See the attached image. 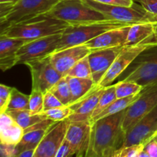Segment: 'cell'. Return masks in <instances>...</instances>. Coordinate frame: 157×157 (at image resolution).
<instances>
[{"label":"cell","mask_w":157,"mask_h":157,"mask_svg":"<svg viewBox=\"0 0 157 157\" xmlns=\"http://www.w3.org/2000/svg\"><path fill=\"white\" fill-rule=\"evenodd\" d=\"M126 110L91 124L90 143L84 157H113L115 151L123 147L125 133L122 124Z\"/></svg>","instance_id":"6da1fadb"},{"label":"cell","mask_w":157,"mask_h":157,"mask_svg":"<svg viewBox=\"0 0 157 157\" xmlns=\"http://www.w3.org/2000/svg\"><path fill=\"white\" fill-rule=\"evenodd\" d=\"M70 25L45 15L5 28L0 35L32 41L48 35L60 34Z\"/></svg>","instance_id":"7a4b0ae2"},{"label":"cell","mask_w":157,"mask_h":157,"mask_svg":"<svg viewBox=\"0 0 157 157\" xmlns=\"http://www.w3.org/2000/svg\"><path fill=\"white\" fill-rule=\"evenodd\" d=\"M118 78V81H133L144 88L157 85V44L141 52Z\"/></svg>","instance_id":"3957f363"},{"label":"cell","mask_w":157,"mask_h":157,"mask_svg":"<svg viewBox=\"0 0 157 157\" xmlns=\"http://www.w3.org/2000/svg\"><path fill=\"white\" fill-rule=\"evenodd\" d=\"M45 15L73 25L107 21L104 15L86 4L84 0H61Z\"/></svg>","instance_id":"277c9868"},{"label":"cell","mask_w":157,"mask_h":157,"mask_svg":"<svg viewBox=\"0 0 157 157\" xmlns=\"http://www.w3.org/2000/svg\"><path fill=\"white\" fill-rule=\"evenodd\" d=\"M127 25H128L112 20L69 25L61 33V40L56 52L84 44L107 31Z\"/></svg>","instance_id":"5b68a950"},{"label":"cell","mask_w":157,"mask_h":157,"mask_svg":"<svg viewBox=\"0 0 157 157\" xmlns=\"http://www.w3.org/2000/svg\"><path fill=\"white\" fill-rule=\"evenodd\" d=\"M86 4L101 12L107 20L133 25L138 23H157V17L150 13L140 5L134 2L131 6H111L97 2L93 0H84Z\"/></svg>","instance_id":"8992f818"},{"label":"cell","mask_w":157,"mask_h":157,"mask_svg":"<svg viewBox=\"0 0 157 157\" xmlns=\"http://www.w3.org/2000/svg\"><path fill=\"white\" fill-rule=\"evenodd\" d=\"M59 1L61 0H18L10 12L0 20L2 30L48 13Z\"/></svg>","instance_id":"52a82bcc"},{"label":"cell","mask_w":157,"mask_h":157,"mask_svg":"<svg viewBox=\"0 0 157 157\" xmlns=\"http://www.w3.org/2000/svg\"><path fill=\"white\" fill-rule=\"evenodd\" d=\"M157 106V85L145 87L140 97L126 110L122 127L127 133Z\"/></svg>","instance_id":"ba28073f"},{"label":"cell","mask_w":157,"mask_h":157,"mask_svg":"<svg viewBox=\"0 0 157 157\" xmlns=\"http://www.w3.org/2000/svg\"><path fill=\"white\" fill-rule=\"evenodd\" d=\"M61 33L27 41L18 50L17 64H25L28 61L41 59L55 53L59 44Z\"/></svg>","instance_id":"9c48e42d"},{"label":"cell","mask_w":157,"mask_h":157,"mask_svg":"<svg viewBox=\"0 0 157 157\" xmlns=\"http://www.w3.org/2000/svg\"><path fill=\"white\" fill-rule=\"evenodd\" d=\"M154 44L157 43L150 41V42L142 43L136 45L124 46L104 78L98 84V87H105L111 85L112 83L117 79L128 68L129 66L139 56L141 52Z\"/></svg>","instance_id":"30bf717a"},{"label":"cell","mask_w":157,"mask_h":157,"mask_svg":"<svg viewBox=\"0 0 157 157\" xmlns=\"http://www.w3.org/2000/svg\"><path fill=\"white\" fill-rule=\"evenodd\" d=\"M32 75V87L41 89L43 93L50 90L63 75L55 68L51 61L50 55L41 59L28 61L25 64Z\"/></svg>","instance_id":"8fae6325"},{"label":"cell","mask_w":157,"mask_h":157,"mask_svg":"<svg viewBox=\"0 0 157 157\" xmlns=\"http://www.w3.org/2000/svg\"><path fill=\"white\" fill-rule=\"evenodd\" d=\"M157 133V106L126 133L122 147L145 145Z\"/></svg>","instance_id":"7c38bea8"},{"label":"cell","mask_w":157,"mask_h":157,"mask_svg":"<svg viewBox=\"0 0 157 157\" xmlns=\"http://www.w3.org/2000/svg\"><path fill=\"white\" fill-rule=\"evenodd\" d=\"M69 124L68 119L55 123L36 147L32 157H55L65 138Z\"/></svg>","instance_id":"4fadbf2b"},{"label":"cell","mask_w":157,"mask_h":157,"mask_svg":"<svg viewBox=\"0 0 157 157\" xmlns=\"http://www.w3.org/2000/svg\"><path fill=\"white\" fill-rule=\"evenodd\" d=\"M91 131L90 121L70 122L65 140L70 145L71 151L75 157H84L89 147Z\"/></svg>","instance_id":"5bb4252c"},{"label":"cell","mask_w":157,"mask_h":157,"mask_svg":"<svg viewBox=\"0 0 157 157\" xmlns=\"http://www.w3.org/2000/svg\"><path fill=\"white\" fill-rule=\"evenodd\" d=\"M123 48L124 46L99 49L89 54L88 60L91 69L92 79L97 86L104 78Z\"/></svg>","instance_id":"9a60e30c"},{"label":"cell","mask_w":157,"mask_h":157,"mask_svg":"<svg viewBox=\"0 0 157 157\" xmlns=\"http://www.w3.org/2000/svg\"><path fill=\"white\" fill-rule=\"evenodd\" d=\"M91 52L86 44L74 46L56 52L50 55L51 61L54 67L63 75L65 76L67 71L78 61L87 56Z\"/></svg>","instance_id":"2e32d148"},{"label":"cell","mask_w":157,"mask_h":157,"mask_svg":"<svg viewBox=\"0 0 157 157\" xmlns=\"http://www.w3.org/2000/svg\"><path fill=\"white\" fill-rule=\"evenodd\" d=\"M130 26L131 25H127L110 29L95 37L84 44H86L91 52L99 49L124 46Z\"/></svg>","instance_id":"e0dca14e"},{"label":"cell","mask_w":157,"mask_h":157,"mask_svg":"<svg viewBox=\"0 0 157 157\" xmlns=\"http://www.w3.org/2000/svg\"><path fill=\"white\" fill-rule=\"evenodd\" d=\"M104 90V87H97L80 102L71 105L73 113L68 117V121L70 122L90 121Z\"/></svg>","instance_id":"ac0fdd59"},{"label":"cell","mask_w":157,"mask_h":157,"mask_svg":"<svg viewBox=\"0 0 157 157\" xmlns=\"http://www.w3.org/2000/svg\"><path fill=\"white\" fill-rule=\"evenodd\" d=\"M27 40L0 35V67L2 71L17 65V54Z\"/></svg>","instance_id":"d6986e66"},{"label":"cell","mask_w":157,"mask_h":157,"mask_svg":"<svg viewBox=\"0 0 157 157\" xmlns=\"http://www.w3.org/2000/svg\"><path fill=\"white\" fill-rule=\"evenodd\" d=\"M24 129L7 113L0 114L1 144L17 146L24 136Z\"/></svg>","instance_id":"ffe728a7"},{"label":"cell","mask_w":157,"mask_h":157,"mask_svg":"<svg viewBox=\"0 0 157 157\" xmlns=\"http://www.w3.org/2000/svg\"><path fill=\"white\" fill-rule=\"evenodd\" d=\"M156 24L154 22L138 23L130 26L124 46L136 45L150 41L155 42L153 36Z\"/></svg>","instance_id":"44dd1931"},{"label":"cell","mask_w":157,"mask_h":157,"mask_svg":"<svg viewBox=\"0 0 157 157\" xmlns=\"http://www.w3.org/2000/svg\"><path fill=\"white\" fill-rule=\"evenodd\" d=\"M68 80L72 95V104H75L84 99L98 86L92 78H79L66 76ZM71 106V105H70Z\"/></svg>","instance_id":"7402d4cb"},{"label":"cell","mask_w":157,"mask_h":157,"mask_svg":"<svg viewBox=\"0 0 157 157\" xmlns=\"http://www.w3.org/2000/svg\"><path fill=\"white\" fill-rule=\"evenodd\" d=\"M49 130V129H48ZM46 129H38L25 132L19 144L15 147L16 155L25 150H35L44 138L48 130Z\"/></svg>","instance_id":"603a6c76"},{"label":"cell","mask_w":157,"mask_h":157,"mask_svg":"<svg viewBox=\"0 0 157 157\" xmlns=\"http://www.w3.org/2000/svg\"><path fill=\"white\" fill-rule=\"evenodd\" d=\"M6 112L24 130L45 119L41 113H36L31 110H7Z\"/></svg>","instance_id":"cb8c5ba5"},{"label":"cell","mask_w":157,"mask_h":157,"mask_svg":"<svg viewBox=\"0 0 157 157\" xmlns=\"http://www.w3.org/2000/svg\"><path fill=\"white\" fill-rule=\"evenodd\" d=\"M140 94L132 95V96L127 97V98H117V99L115 100L112 104H110L104 111L101 112L99 115H98V116L95 117L94 118L90 120V123L93 124V123L96 122L97 121H98L99 119H101V118L110 116V115L115 114V113H119V112H121L123 111V110H126L127 107H130V106L138 98H139Z\"/></svg>","instance_id":"d4e9b609"},{"label":"cell","mask_w":157,"mask_h":157,"mask_svg":"<svg viewBox=\"0 0 157 157\" xmlns=\"http://www.w3.org/2000/svg\"><path fill=\"white\" fill-rule=\"evenodd\" d=\"M50 91L58 98V99L61 101L64 106L71 105L72 95L71 91V87L69 85L68 80L66 76H64L62 78L57 82L56 84L53 86L50 89Z\"/></svg>","instance_id":"484cf974"},{"label":"cell","mask_w":157,"mask_h":157,"mask_svg":"<svg viewBox=\"0 0 157 157\" xmlns=\"http://www.w3.org/2000/svg\"><path fill=\"white\" fill-rule=\"evenodd\" d=\"M117 99V98L116 95V84H111V85L104 87V92L98 101V105L92 114L90 120L99 115L101 112L104 111L110 104H112Z\"/></svg>","instance_id":"4316f807"},{"label":"cell","mask_w":157,"mask_h":157,"mask_svg":"<svg viewBox=\"0 0 157 157\" xmlns=\"http://www.w3.org/2000/svg\"><path fill=\"white\" fill-rule=\"evenodd\" d=\"M116 84V95L117 98H124L140 94L144 89L140 84L133 81H118Z\"/></svg>","instance_id":"83f0119b"},{"label":"cell","mask_w":157,"mask_h":157,"mask_svg":"<svg viewBox=\"0 0 157 157\" xmlns=\"http://www.w3.org/2000/svg\"><path fill=\"white\" fill-rule=\"evenodd\" d=\"M65 76L79 78H92L91 69L88 60V55L76 63L67 71Z\"/></svg>","instance_id":"f1b7e54d"},{"label":"cell","mask_w":157,"mask_h":157,"mask_svg":"<svg viewBox=\"0 0 157 157\" xmlns=\"http://www.w3.org/2000/svg\"><path fill=\"white\" fill-rule=\"evenodd\" d=\"M30 96L12 87L7 110H29Z\"/></svg>","instance_id":"f546056e"},{"label":"cell","mask_w":157,"mask_h":157,"mask_svg":"<svg viewBox=\"0 0 157 157\" xmlns=\"http://www.w3.org/2000/svg\"><path fill=\"white\" fill-rule=\"evenodd\" d=\"M72 113H73V110L70 106H63V107L44 110L41 112V114L45 119L52 120L55 122H59V121L68 119Z\"/></svg>","instance_id":"4dcf8cb0"},{"label":"cell","mask_w":157,"mask_h":157,"mask_svg":"<svg viewBox=\"0 0 157 157\" xmlns=\"http://www.w3.org/2000/svg\"><path fill=\"white\" fill-rule=\"evenodd\" d=\"M29 96V110L36 113H41L44 109V93L38 87H32Z\"/></svg>","instance_id":"1f68e13d"},{"label":"cell","mask_w":157,"mask_h":157,"mask_svg":"<svg viewBox=\"0 0 157 157\" xmlns=\"http://www.w3.org/2000/svg\"><path fill=\"white\" fill-rule=\"evenodd\" d=\"M12 87L0 84V114L6 112L10 100Z\"/></svg>","instance_id":"d6a6232c"},{"label":"cell","mask_w":157,"mask_h":157,"mask_svg":"<svg viewBox=\"0 0 157 157\" xmlns=\"http://www.w3.org/2000/svg\"><path fill=\"white\" fill-rule=\"evenodd\" d=\"M144 146L145 145H134L131 147H121L115 151L113 157H134L144 148Z\"/></svg>","instance_id":"836d02e7"},{"label":"cell","mask_w":157,"mask_h":157,"mask_svg":"<svg viewBox=\"0 0 157 157\" xmlns=\"http://www.w3.org/2000/svg\"><path fill=\"white\" fill-rule=\"evenodd\" d=\"M63 106L64 105H63L62 103L50 90L44 94V109H43V111L48 110L49 109L63 107Z\"/></svg>","instance_id":"e575fe53"},{"label":"cell","mask_w":157,"mask_h":157,"mask_svg":"<svg viewBox=\"0 0 157 157\" xmlns=\"http://www.w3.org/2000/svg\"><path fill=\"white\" fill-rule=\"evenodd\" d=\"M138 2L145 10L157 17V0H133Z\"/></svg>","instance_id":"d590c367"},{"label":"cell","mask_w":157,"mask_h":157,"mask_svg":"<svg viewBox=\"0 0 157 157\" xmlns=\"http://www.w3.org/2000/svg\"><path fill=\"white\" fill-rule=\"evenodd\" d=\"M75 155L71 151L70 145H69L68 142L64 138V141H63L62 144L60 147L59 150H58L55 157H73Z\"/></svg>","instance_id":"8d00e7d4"},{"label":"cell","mask_w":157,"mask_h":157,"mask_svg":"<svg viewBox=\"0 0 157 157\" xmlns=\"http://www.w3.org/2000/svg\"><path fill=\"white\" fill-rule=\"evenodd\" d=\"M144 150L150 157H157V136L156 135L144 146Z\"/></svg>","instance_id":"74e56055"},{"label":"cell","mask_w":157,"mask_h":157,"mask_svg":"<svg viewBox=\"0 0 157 157\" xmlns=\"http://www.w3.org/2000/svg\"><path fill=\"white\" fill-rule=\"evenodd\" d=\"M93 1L101 4L122 6H131L134 3L133 0H93Z\"/></svg>","instance_id":"f35d334b"},{"label":"cell","mask_w":157,"mask_h":157,"mask_svg":"<svg viewBox=\"0 0 157 157\" xmlns=\"http://www.w3.org/2000/svg\"><path fill=\"white\" fill-rule=\"evenodd\" d=\"M16 146L1 144V157H14L16 155Z\"/></svg>","instance_id":"ab89813d"},{"label":"cell","mask_w":157,"mask_h":157,"mask_svg":"<svg viewBox=\"0 0 157 157\" xmlns=\"http://www.w3.org/2000/svg\"><path fill=\"white\" fill-rule=\"evenodd\" d=\"M34 152L35 150H25L21 153H18V154L15 155L14 157H32L33 156Z\"/></svg>","instance_id":"60d3db41"},{"label":"cell","mask_w":157,"mask_h":157,"mask_svg":"<svg viewBox=\"0 0 157 157\" xmlns=\"http://www.w3.org/2000/svg\"><path fill=\"white\" fill-rule=\"evenodd\" d=\"M138 157H150V156L148 154V153H147L144 149H143V150H141V151H140V153H138Z\"/></svg>","instance_id":"b9f144b4"},{"label":"cell","mask_w":157,"mask_h":157,"mask_svg":"<svg viewBox=\"0 0 157 157\" xmlns=\"http://www.w3.org/2000/svg\"><path fill=\"white\" fill-rule=\"evenodd\" d=\"M153 40H154L155 42L157 43V23L155 25V29H154V36H153Z\"/></svg>","instance_id":"7bdbcfd3"},{"label":"cell","mask_w":157,"mask_h":157,"mask_svg":"<svg viewBox=\"0 0 157 157\" xmlns=\"http://www.w3.org/2000/svg\"><path fill=\"white\" fill-rule=\"evenodd\" d=\"M18 0H0V3L2 2H14L16 3Z\"/></svg>","instance_id":"ee69618b"},{"label":"cell","mask_w":157,"mask_h":157,"mask_svg":"<svg viewBox=\"0 0 157 157\" xmlns=\"http://www.w3.org/2000/svg\"><path fill=\"white\" fill-rule=\"evenodd\" d=\"M139 153H140V152H139ZM134 157H138V154H137V155H136V156H135Z\"/></svg>","instance_id":"f6af8a7d"},{"label":"cell","mask_w":157,"mask_h":157,"mask_svg":"<svg viewBox=\"0 0 157 157\" xmlns=\"http://www.w3.org/2000/svg\"><path fill=\"white\" fill-rule=\"evenodd\" d=\"M156 136H157V133H156Z\"/></svg>","instance_id":"bcb514c9"}]
</instances>
